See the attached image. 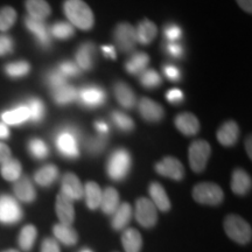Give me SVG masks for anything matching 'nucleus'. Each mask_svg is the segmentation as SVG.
<instances>
[{"label": "nucleus", "instance_id": "1", "mask_svg": "<svg viewBox=\"0 0 252 252\" xmlns=\"http://www.w3.org/2000/svg\"><path fill=\"white\" fill-rule=\"evenodd\" d=\"M63 11L69 23L80 30L89 31L94 27V13L83 0H65L63 2Z\"/></svg>", "mask_w": 252, "mask_h": 252}, {"label": "nucleus", "instance_id": "2", "mask_svg": "<svg viewBox=\"0 0 252 252\" xmlns=\"http://www.w3.org/2000/svg\"><path fill=\"white\" fill-rule=\"evenodd\" d=\"M225 234L229 238L235 241L238 244H248L250 243L252 238V230L251 225L242 219L241 216L235 215V214H230L225 217L224 223Z\"/></svg>", "mask_w": 252, "mask_h": 252}, {"label": "nucleus", "instance_id": "3", "mask_svg": "<svg viewBox=\"0 0 252 252\" xmlns=\"http://www.w3.org/2000/svg\"><path fill=\"white\" fill-rule=\"evenodd\" d=\"M131 168V157L130 153L124 149L115 151L110 157L108 165H106V172L110 178L115 181H121L127 175Z\"/></svg>", "mask_w": 252, "mask_h": 252}, {"label": "nucleus", "instance_id": "4", "mask_svg": "<svg viewBox=\"0 0 252 252\" xmlns=\"http://www.w3.org/2000/svg\"><path fill=\"white\" fill-rule=\"evenodd\" d=\"M193 197L197 203L207 206H217L222 203L224 193L219 185L214 182H201L193 189Z\"/></svg>", "mask_w": 252, "mask_h": 252}, {"label": "nucleus", "instance_id": "5", "mask_svg": "<svg viewBox=\"0 0 252 252\" xmlns=\"http://www.w3.org/2000/svg\"><path fill=\"white\" fill-rule=\"evenodd\" d=\"M212 154V147L206 140H196L190 144L188 150L189 165L195 173H201L206 169L208 160Z\"/></svg>", "mask_w": 252, "mask_h": 252}, {"label": "nucleus", "instance_id": "6", "mask_svg": "<svg viewBox=\"0 0 252 252\" xmlns=\"http://www.w3.org/2000/svg\"><path fill=\"white\" fill-rule=\"evenodd\" d=\"M23 219V209L18 201L9 195L0 196V223L15 224Z\"/></svg>", "mask_w": 252, "mask_h": 252}, {"label": "nucleus", "instance_id": "7", "mask_svg": "<svg viewBox=\"0 0 252 252\" xmlns=\"http://www.w3.org/2000/svg\"><path fill=\"white\" fill-rule=\"evenodd\" d=\"M135 220L144 228H152L158 222V212L153 202L146 197H140L135 203Z\"/></svg>", "mask_w": 252, "mask_h": 252}, {"label": "nucleus", "instance_id": "8", "mask_svg": "<svg viewBox=\"0 0 252 252\" xmlns=\"http://www.w3.org/2000/svg\"><path fill=\"white\" fill-rule=\"evenodd\" d=\"M78 132L74 128H65L56 138V146H58L59 152L62 156L67 158H77L80 154L78 151L77 141H78Z\"/></svg>", "mask_w": 252, "mask_h": 252}, {"label": "nucleus", "instance_id": "9", "mask_svg": "<svg viewBox=\"0 0 252 252\" xmlns=\"http://www.w3.org/2000/svg\"><path fill=\"white\" fill-rule=\"evenodd\" d=\"M115 40L118 48L122 52L130 53L134 49L137 36H135V28L128 23H122L116 27Z\"/></svg>", "mask_w": 252, "mask_h": 252}, {"label": "nucleus", "instance_id": "10", "mask_svg": "<svg viewBox=\"0 0 252 252\" xmlns=\"http://www.w3.org/2000/svg\"><path fill=\"white\" fill-rule=\"evenodd\" d=\"M156 171L158 174L173 179L175 181H180L185 176L184 165L176 158L166 157L160 162L156 165Z\"/></svg>", "mask_w": 252, "mask_h": 252}, {"label": "nucleus", "instance_id": "11", "mask_svg": "<svg viewBox=\"0 0 252 252\" xmlns=\"http://www.w3.org/2000/svg\"><path fill=\"white\" fill-rule=\"evenodd\" d=\"M25 25H26L27 30L35 36L37 43L42 47V48H48L50 46V39L52 35L49 33V27L43 20H37L31 17L25 18Z\"/></svg>", "mask_w": 252, "mask_h": 252}, {"label": "nucleus", "instance_id": "12", "mask_svg": "<svg viewBox=\"0 0 252 252\" xmlns=\"http://www.w3.org/2000/svg\"><path fill=\"white\" fill-rule=\"evenodd\" d=\"M55 210L56 215H58L61 224L64 225H71L75 220V208L74 203H72L71 198H69L67 195L60 193L56 196V203H55Z\"/></svg>", "mask_w": 252, "mask_h": 252}, {"label": "nucleus", "instance_id": "13", "mask_svg": "<svg viewBox=\"0 0 252 252\" xmlns=\"http://www.w3.org/2000/svg\"><path fill=\"white\" fill-rule=\"evenodd\" d=\"M62 193L71 200H81L84 196V187L74 173H67L63 175Z\"/></svg>", "mask_w": 252, "mask_h": 252}, {"label": "nucleus", "instance_id": "14", "mask_svg": "<svg viewBox=\"0 0 252 252\" xmlns=\"http://www.w3.org/2000/svg\"><path fill=\"white\" fill-rule=\"evenodd\" d=\"M77 99L81 104L88 108H96L102 105L105 100V93L97 87H87L83 88L77 94Z\"/></svg>", "mask_w": 252, "mask_h": 252}, {"label": "nucleus", "instance_id": "15", "mask_svg": "<svg viewBox=\"0 0 252 252\" xmlns=\"http://www.w3.org/2000/svg\"><path fill=\"white\" fill-rule=\"evenodd\" d=\"M13 190L15 196L18 200H20L21 202L25 203H31L33 201H35L36 198V190L34 188L33 184L27 176H20L17 181L14 182Z\"/></svg>", "mask_w": 252, "mask_h": 252}, {"label": "nucleus", "instance_id": "16", "mask_svg": "<svg viewBox=\"0 0 252 252\" xmlns=\"http://www.w3.org/2000/svg\"><path fill=\"white\" fill-rule=\"evenodd\" d=\"M139 112L141 117L147 122H159L165 115L162 106L147 97L141 98L139 103Z\"/></svg>", "mask_w": 252, "mask_h": 252}, {"label": "nucleus", "instance_id": "17", "mask_svg": "<svg viewBox=\"0 0 252 252\" xmlns=\"http://www.w3.org/2000/svg\"><path fill=\"white\" fill-rule=\"evenodd\" d=\"M217 140L223 146L229 147L234 146L239 137V127L237 123L234 121H229L223 124L217 131Z\"/></svg>", "mask_w": 252, "mask_h": 252}, {"label": "nucleus", "instance_id": "18", "mask_svg": "<svg viewBox=\"0 0 252 252\" xmlns=\"http://www.w3.org/2000/svg\"><path fill=\"white\" fill-rule=\"evenodd\" d=\"M175 126L182 134L195 135L200 131V122L193 113H181L175 118Z\"/></svg>", "mask_w": 252, "mask_h": 252}, {"label": "nucleus", "instance_id": "19", "mask_svg": "<svg viewBox=\"0 0 252 252\" xmlns=\"http://www.w3.org/2000/svg\"><path fill=\"white\" fill-rule=\"evenodd\" d=\"M151 198L156 208L161 212H168L171 209V201H169L168 195L166 190L159 182H152L149 188Z\"/></svg>", "mask_w": 252, "mask_h": 252}, {"label": "nucleus", "instance_id": "20", "mask_svg": "<svg viewBox=\"0 0 252 252\" xmlns=\"http://www.w3.org/2000/svg\"><path fill=\"white\" fill-rule=\"evenodd\" d=\"M252 186L251 176L244 169L237 168L232 173L231 189L236 195H245L250 191Z\"/></svg>", "mask_w": 252, "mask_h": 252}, {"label": "nucleus", "instance_id": "21", "mask_svg": "<svg viewBox=\"0 0 252 252\" xmlns=\"http://www.w3.org/2000/svg\"><path fill=\"white\" fill-rule=\"evenodd\" d=\"M28 17L45 21L52 13L50 5L46 0H26L25 1Z\"/></svg>", "mask_w": 252, "mask_h": 252}, {"label": "nucleus", "instance_id": "22", "mask_svg": "<svg viewBox=\"0 0 252 252\" xmlns=\"http://www.w3.org/2000/svg\"><path fill=\"white\" fill-rule=\"evenodd\" d=\"M96 48H94L93 42L83 43L77 50L76 54V62L78 68L83 70H90L94 67V59Z\"/></svg>", "mask_w": 252, "mask_h": 252}, {"label": "nucleus", "instance_id": "23", "mask_svg": "<svg viewBox=\"0 0 252 252\" xmlns=\"http://www.w3.org/2000/svg\"><path fill=\"white\" fill-rule=\"evenodd\" d=\"M158 33L157 25L145 19L138 25L137 30H135V36H137V41L140 42L141 45H150L152 41L156 39Z\"/></svg>", "mask_w": 252, "mask_h": 252}, {"label": "nucleus", "instance_id": "24", "mask_svg": "<svg viewBox=\"0 0 252 252\" xmlns=\"http://www.w3.org/2000/svg\"><path fill=\"white\" fill-rule=\"evenodd\" d=\"M122 244L126 252H140L143 248V237L135 229H127L122 235Z\"/></svg>", "mask_w": 252, "mask_h": 252}, {"label": "nucleus", "instance_id": "25", "mask_svg": "<svg viewBox=\"0 0 252 252\" xmlns=\"http://www.w3.org/2000/svg\"><path fill=\"white\" fill-rule=\"evenodd\" d=\"M112 228L115 230H123L126 225L130 223L132 217V208L131 204L127 202H124L119 204L116 212L112 214Z\"/></svg>", "mask_w": 252, "mask_h": 252}, {"label": "nucleus", "instance_id": "26", "mask_svg": "<svg viewBox=\"0 0 252 252\" xmlns=\"http://www.w3.org/2000/svg\"><path fill=\"white\" fill-rule=\"evenodd\" d=\"M1 119L6 125H18L30 121V112L26 105H19L17 108L1 113Z\"/></svg>", "mask_w": 252, "mask_h": 252}, {"label": "nucleus", "instance_id": "27", "mask_svg": "<svg viewBox=\"0 0 252 252\" xmlns=\"http://www.w3.org/2000/svg\"><path fill=\"white\" fill-rule=\"evenodd\" d=\"M115 94L116 98L123 108L132 109L135 105V94L133 90L131 89L124 82H118L115 86Z\"/></svg>", "mask_w": 252, "mask_h": 252}, {"label": "nucleus", "instance_id": "28", "mask_svg": "<svg viewBox=\"0 0 252 252\" xmlns=\"http://www.w3.org/2000/svg\"><path fill=\"white\" fill-rule=\"evenodd\" d=\"M52 90L53 99H54L55 103L60 104V105H65V104L71 103L77 99L78 91L72 86H69L68 83Z\"/></svg>", "mask_w": 252, "mask_h": 252}, {"label": "nucleus", "instance_id": "29", "mask_svg": "<svg viewBox=\"0 0 252 252\" xmlns=\"http://www.w3.org/2000/svg\"><path fill=\"white\" fill-rule=\"evenodd\" d=\"M53 232H54V236L59 242H61L64 245H68V247L75 245L78 241V235L76 230L71 228V225H64L59 223V224L54 225Z\"/></svg>", "mask_w": 252, "mask_h": 252}, {"label": "nucleus", "instance_id": "30", "mask_svg": "<svg viewBox=\"0 0 252 252\" xmlns=\"http://www.w3.org/2000/svg\"><path fill=\"white\" fill-rule=\"evenodd\" d=\"M119 206V193L115 188L108 187L102 193L100 208L106 215H112Z\"/></svg>", "mask_w": 252, "mask_h": 252}, {"label": "nucleus", "instance_id": "31", "mask_svg": "<svg viewBox=\"0 0 252 252\" xmlns=\"http://www.w3.org/2000/svg\"><path fill=\"white\" fill-rule=\"evenodd\" d=\"M102 189L96 182L90 181L87 182L84 186V196H86L87 207L91 210L97 209L100 206V201H102Z\"/></svg>", "mask_w": 252, "mask_h": 252}, {"label": "nucleus", "instance_id": "32", "mask_svg": "<svg viewBox=\"0 0 252 252\" xmlns=\"http://www.w3.org/2000/svg\"><path fill=\"white\" fill-rule=\"evenodd\" d=\"M59 176V169L55 165H46L41 167L34 174V180L39 186L48 187L54 182Z\"/></svg>", "mask_w": 252, "mask_h": 252}, {"label": "nucleus", "instance_id": "33", "mask_svg": "<svg viewBox=\"0 0 252 252\" xmlns=\"http://www.w3.org/2000/svg\"><path fill=\"white\" fill-rule=\"evenodd\" d=\"M21 172H23L21 163L19 162L17 159H13V158H9L8 160H6V161L2 162L1 166H0L1 176L5 180L11 182L17 181L21 176Z\"/></svg>", "mask_w": 252, "mask_h": 252}, {"label": "nucleus", "instance_id": "34", "mask_svg": "<svg viewBox=\"0 0 252 252\" xmlns=\"http://www.w3.org/2000/svg\"><path fill=\"white\" fill-rule=\"evenodd\" d=\"M150 62L149 55L145 54V53H135L134 55H132V58L126 62L125 68L130 74L135 75L139 74V72L145 71V68L147 67Z\"/></svg>", "mask_w": 252, "mask_h": 252}, {"label": "nucleus", "instance_id": "35", "mask_svg": "<svg viewBox=\"0 0 252 252\" xmlns=\"http://www.w3.org/2000/svg\"><path fill=\"white\" fill-rule=\"evenodd\" d=\"M37 236V230L34 225H25L19 235V247L21 250L30 251L33 248Z\"/></svg>", "mask_w": 252, "mask_h": 252}, {"label": "nucleus", "instance_id": "36", "mask_svg": "<svg viewBox=\"0 0 252 252\" xmlns=\"http://www.w3.org/2000/svg\"><path fill=\"white\" fill-rule=\"evenodd\" d=\"M4 70L6 75L12 78H20L26 76L31 70V64L27 61H15L7 63Z\"/></svg>", "mask_w": 252, "mask_h": 252}, {"label": "nucleus", "instance_id": "37", "mask_svg": "<svg viewBox=\"0 0 252 252\" xmlns=\"http://www.w3.org/2000/svg\"><path fill=\"white\" fill-rule=\"evenodd\" d=\"M17 11L11 6L0 8V32H7L17 21Z\"/></svg>", "mask_w": 252, "mask_h": 252}, {"label": "nucleus", "instance_id": "38", "mask_svg": "<svg viewBox=\"0 0 252 252\" xmlns=\"http://www.w3.org/2000/svg\"><path fill=\"white\" fill-rule=\"evenodd\" d=\"M49 33L50 35L56 37V39L65 40L74 36L75 30L70 23L61 21V23H55L52 27H49Z\"/></svg>", "mask_w": 252, "mask_h": 252}, {"label": "nucleus", "instance_id": "39", "mask_svg": "<svg viewBox=\"0 0 252 252\" xmlns=\"http://www.w3.org/2000/svg\"><path fill=\"white\" fill-rule=\"evenodd\" d=\"M27 109L30 112V121L39 123L45 116V104L39 98H31L27 103Z\"/></svg>", "mask_w": 252, "mask_h": 252}, {"label": "nucleus", "instance_id": "40", "mask_svg": "<svg viewBox=\"0 0 252 252\" xmlns=\"http://www.w3.org/2000/svg\"><path fill=\"white\" fill-rule=\"evenodd\" d=\"M28 150L32 157H34L35 159H45L48 156L49 150L46 143L43 140L39 139V138H33L28 143Z\"/></svg>", "mask_w": 252, "mask_h": 252}, {"label": "nucleus", "instance_id": "41", "mask_svg": "<svg viewBox=\"0 0 252 252\" xmlns=\"http://www.w3.org/2000/svg\"><path fill=\"white\" fill-rule=\"evenodd\" d=\"M140 83L147 89H153L161 84V77L156 70H146L141 72Z\"/></svg>", "mask_w": 252, "mask_h": 252}, {"label": "nucleus", "instance_id": "42", "mask_svg": "<svg viewBox=\"0 0 252 252\" xmlns=\"http://www.w3.org/2000/svg\"><path fill=\"white\" fill-rule=\"evenodd\" d=\"M112 118L115 124L121 128L122 131H132L134 127V123L132 119L121 111H115L112 113Z\"/></svg>", "mask_w": 252, "mask_h": 252}, {"label": "nucleus", "instance_id": "43", "mask_svg": "<svg viewBox=\"0 0 252 252\" xmlns=\"http://www.w3.org/2000/svg\"><path fill=\"white\" fill-rule=\"evenodd\" d=\"M106 143H108V140H106V135L99 134L98 137L90 138L87 143L88 152H90L91 154H98L105 149Z\"/></svg>", "mask_w": 252, "mask_h": 252}, {"label": "nucleus", "instance_id": "44", "mask_svg": "<svg viewBox=\"0 0 252 252\" xmlns=\"http://www.w3.org/2000/svg\"><path fill=\"white\" fill-rule=\"evenodd\" d=\"M47 82H48L52 89H55V88H59L67 83V77L60 70H53L47 76Z\"/></svg>", "mask_w": 252, "mask_h": 252}, {"label": "nucleus", "instance_id": "45", "mask_svg": "<svg viewBox=\"0 0 252 252\" xmlns=\"http://www.w3.org/2000/svg\"><path fill=\"white\" fill-rule=\"evenodd\" d=\"M13 39L7 34H0V56L11 54L13 52Z\"/></svg>", "mask_w": 252, "mask_h": 252}, {"label": "nucleus", "instance_id": "46", "mask_svg": "<svg viewBox=\"0 0 252 252\" xmlns=\"http://www.w3.org/2000/svg\"><path fill=\"white\" fill-rule=\"evenodd\" d=\"M163 34H165V37L169 41V42H175L176 40H179L181 37L182 31L179 26H176L174 24H171L165 27Z\"/></svg>", "mask_w": 252, "mask_h": 252}, {"label": "nucleus", "instance_id": "47", "mask_svg": "<svg viewBox=\"0 0 252 252\" xmlns=\"http://www.w3.org/2000/svg\"><path fill=\"white\" fill-rule=\"evenodd\" d=\"M59 70L61 71L65 77H67V76H77V75L80 74V68H78V65L75 64V63L71 62V61H65V62L61 63Z\"/></svg>", "mask_w": 252, "mask_h": 252}, {"label": "nucleus", "instance_id": "48", "mask_svg": "<svg viewBox=\"0 0 252 252\" xmlns=\"http://www.w3.org/2000/svg\"><path fill=\"white\" fill-rule=\"evenodd\" d=\"M41 252H61L58 242L53 238H46L41 244Z\"/></svg>", "mask_w": 252, "mask_h": 252}, {"label": "nucleus", "instance_id": "49", "mask_svg": "<svg viewBox=\"0 0 252 252\" xmlns=\"http://www.w3.org/2000/svg\"><path fill=\"white\" fill-rule=\"evenodd\" d=\"M166 50L173 58H181L184 54V48L176 42H168L166 46Z\"/></svg>", "mask_w": 252, "mask_h": 252}, {"label": "nucleus", "instance_id": "50", "mask_svg": "<svg viewBox=\"0 0 252 252\" xmlns=\"http://www.w3.org/2000/svg\"><path fill=\"white\" fill-rule=\"evenodd\" d=\"M166 97L169 103L176 104V103L182 102V99H184V94H182V91L179 89H171L168 93H167Z\"/></svg>", "mask_w": 252, "mask_h": 252}, {"label": "nucleus", "instance_id": "51", "mask_svg": "<svg viewBox=\"0 0 252 252\" xmlns=\"http://www.w3.org/2000/svg\"><path fill=\"white\" fill-rule=\"evenodd\" d=\"M163 71H165V75L171 81L180 80V71H179V69L176 68L175 65H172V64L165 65V67H163Z\"/></svg>", "mask_w": 252, "mask_h": 252}, {"label": "nucleus", "instance_id": "52", "mask_svg": "<svg viewBox=\"0 0 252 252\" xmlns=\"http://www.w3.org/2000/svg\"><path fill=\"white\" fill-rule=\"evenodd\" d=\"M11 156H12V152L11 150H9V147L6 144L0 141V163L6 161V160H8L9 158H11Z\"/></svg>", "mask_w": 252, "mask_h": 252}, {"label": "nucleus", "instance_id": "53", "mask_svg": "<svg viewBox=\"0 0 252 252\" xmlns=\"http://www.w3.org/2000/svg\"><path fill=\"white\" fill-rule=\"evenodd\" d=\"M236 2L243 11L248 12V13L252 12V0H236Z\"/></svg>", "mask_w": 252, "mask_h": 252}, {"label": "nucleus", "instance_id": "54", "mask_svg": "<svg viewBox=\"0 0 252 252\" xmlns=\"http://www.w3.org/2000/svg\"><path fill=\"white\" fill-rule=\"evenodd\" d=\"M94 127H96V130L98 131V133L102 134V135H105L109 132L108 124L102 122V121H98V122L94 123Z\"/></svg>", "mask_w": 252, "mask_h": 252}, {"label": "nucleus", "instance_id": "55", "mask_svg": "<svg viewBox=\"0 0 252 252\" xmlns=\"http://www.w3.org/2000/svg\"><path fill=\"white\" fill-rule=\"evenodd\" d=\"M103 53L106 58H111V59H116V49L113 48L112 46H103Z\"/></svg>", "mask_w": 252, "mask_h": 252}, {"label": "nucleus", "instance_id": "56", "mask_svg": "<svg viewBox=\"0 0 252 252\" xmlns=\"http://www.w3.org/2000/svg\"><path fill=\"white\" fill-rule=\"evenodd\" d=\"M9 137V130L7 125L4 123H0V139H7Z\"/></svg>", "mask_w": 252, "mask_h": 252}, {"label": "nucleus", "instance_id": "57", "mask_svg": "<svg viewBox=\"0 0 252 252\" xmlns=\"http://www.w3.org/2000/svg\"><path fill=\"white\" fill-rule=\"evenodd\" d=\"M245 150H247V153L250 159H252V151H251V135H249V138L245 141Z\"/></svg>", "mask_w": 252, "mask_h": 252}, {"label": "nucleus", "instance_id": "58", "mask_svg": "<svg viewBox=\"0 0 252 252\" xmlns=\"http://www.w3.org/2000/svg\"><path fill=\"white\" fill-rule=\"evenodd\" d=\"M4 252H19V251L15 250V249H9V250H6Z\"/></svg>", "mask_w": 252, "mask_h": 252}, {"label": "nucleus", "instance_id": "59", "mask_svg": "<svg viewBox=\"0 0 252 252\" xmlns=\"http://www.w3.org/2000/svg\"><path fill=\"white\" fill-rule=\"evenodd\" d=\"M82 252H91V250H83Z\"/></svg>", "mask_w": 252, "mask_h": 252}]
</instances>
